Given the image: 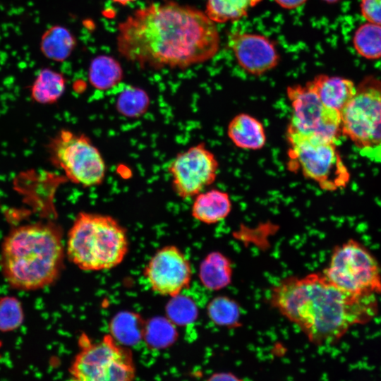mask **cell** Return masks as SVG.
Wrapping results in <instances>:
<instances>
[{"label":"cell","instance_id":"6da1fadb","mask_svg":"<svg viewBox=\"0 0 381 381\" xmlns=\"http://www.w3.org/2000/svg\"><path fill=\"white\" fill-rule=\"evenodd\" d=\"M116 44L123 58L140 67L184 69L212 59L220 37L205 12L168 1L138 8L120 23Z\"/></svg>","mask_w":381,"mask_h":381},{"label":"cell","instance_id":"7a4b0ae2","mask_svg":"<svg viewBox=\"0 0 381 381\" xmlns=\"http://www.w3.org/2000/svg\"><path fill=\"white\" fill-rule=\"evenodd\" d=\"M269 300L315 346L334 344L352 326L371 321L378 313L376 295L345 291L323 272L282 279L271 289Z\"/></svg>","mask_w":381,"mask_h":381},{"label":"cell","instance_id":"3957f363","mask_svg":"<svg viewBox=\"0 0 381 381\" xmlns=\"http://www.w3.org/2000/svg\"><path fill=\"white\" fill-rule=\"evenodd\" d=\"M64 253L61 228L52 220L17 226L1 243V270L13 289L39 290L59 277Z\"/></svg>","mask_w":381,"mask_h":381},{"label":"cell","instance_id":"277c9868","mask_svg":"<svg viewBox=\"0 0 381 381\" xmlns=\"http://www.w3.org/2000/svg\"><path fill=\"white\" fill-rule=\"evenodd\" d=\"M128 250L125 229L109 215L81 212L68 234L67 257L84 271L114 268L123 260Z\"/></svg>","mask_w":381,"mask_h":381},{"label":"cell","instance_id":"5b68a950","mask_svg":"<svg viewBox=\"0 0 381 381\" xmlns=\"http://www.w3.org/2000/svg\"><path fill=\"white\" fill-rule=\"evenodd\" d=\"M341 133L361 156L381 163V80L368 75L340 111Z\"/></svg>","mask_w":381,"mask_h":381},{"label":"cell","instance_id":"8992f818","mask_svg":"<svg viewBox=\"0 0 381 381\" xmlns=\"http://www.w3.org/2000/svg\"><path fill=\"white\" fill-rule=\"evenodd\" d=\"M288 169L300 173L327 191L344 188L350 180L335 143L316 137L286 133Z\"/></svg>","mask_w":381,"mask_h":381},{"label":"cell","instance_id":"52a82bcc","mask_svg":"<svg viewBox=\"0 0 381 381\" xmlns=\"http://www.w3.org/2000/svg\"><path fill=\"white\" fill-rule=\"evenodd\" d=\"M47 151L52 165L61 169L68 181L84 188L103 183L104 159L86 135L62 129L51 138Z\"/></svg>","mask_w":381,"mask_h":381},{"label":"cell","instance_id":"ba28073f","mask_svg":"<svg viewBox=\"0 0 381 381\" xmlns=\"http://www.w3.org/2000/svg\"><path fill=\"white\" fill-rule=\"evenodd\" d=\"M80 351L70 368L73 381H133L135 365L131 351L110 334L92 341L79 339Z\"/></svg>","mask_w":381,"mask_h":381},{"label":"cell","instance_id":"9c48e42d","mask_svg":"<svg viewBox=\"0 0 381 381\" xmlns=\"http://www.w3.org/2000/svg\"><path fill=\"white\" fill-rule=\"evenodd\" d=\"M323 274L339 289L354 294H381V269L371 252L349 239L336 246Z\"/></svg>","mask_w":381,"mask_h":381},{"label":"cell","instance_id":"30bf717a","mask_svg":"<svg viewBox=\"0 0 381 381\" xmlns=\"http://www.w3.org/2000/svg\"><path fill=\"white\" fill-rule=\"evenodd\" d=\"M291 116L286 133L335 143L341 133L340 112L325 106L306 83L286 88Z\"/></svg>","mask_w":381,"mask_h":381},{"label":"cell","instance_id":"8fae6325","mask_svg":"<svg viewBox=\"0 0 381 381\" xmlns=\"http://www.w3.org/2000/svg\"><path fill=\"white\" fill-rule=\"evenodd\" d=\"M218 168L215 155L203 143L178 153L168 167L174 193L181 199L196 196L214 182Z\"/></svg>","mask_w":381,"mask_h":381},{"label":"cell","instance_id":"7c38bea8","mask_svg":"<svg viewBox=\"0 0 381 381\" xmlns=\"http://www.w3.org/2000/svg\"><path fill=\"white\" fill-rule=\"evenodd\" d=\"M144 275L153 291L174 297L189 286L192 269L188 259L179 248L167 246L150 258Z\"/></svg>","mask_w":381,"mask_h":381},{"label":"cell","instance_id":"4fadbf2b","mask_svg":"<svg viewBox=\"0 0 381 381\" xmlns=\"http://www.w3.org/2000/svg\"><path fill=\"white\" fill-rule=\"evenodd\" d=\"M228 46L240 67L252 75H263L279 63L280 56L274 44L260 34L232 32L228 37Z\"/></svg>","mask_w":381,"mask_h":381},{"label":"cell","instance_id":"5bb4252c","mask_svg":"<svg viewBox=\"0 0 381 381\" xmlns=\"http://www.w3.org/2000/svg\"><path fill=\"white\" fill-rule=\"evenodd\" d=\"M306 84L325 106L339 112L350 102L356 90L352 80L325 74L316 75Z\"/></svg>","mask_w":381,"mask_h":381},{"label":"cell","instance_id":"9a60e30c","mask_svg":"<svg viewBox=\"0 0 381 381\" xmlns=\"http://www.w3.org/2000/svg\"><path fill=\"white\" fill-rule=\"evenodd\" d=\"M226 133L233 144L243 150H260L267 142L263 123L246 113L238 114L232 118L227 126Z\"/></svg>","mask_w":381,"mask_h":381},{"label":"cell","instance_id":"2e32d148","mask_svg":"<svg viewBox=\"0 0 381 381\" xmlns=\"http://www.w3.org/2000/svg\"><path fill=\"white\" fill-rule=\"evenodd\" d=\"M195 197L191 207V215L202 223L217 224L226 219L231 211V198L222 190L210 189Z\"/></svg>","mask_w":381,"mask_h":381},{"label":"cell","instance_id":"e0dca14e","mask_svg":"<svg viewBox=\"0 0 381 381\" xmlns=\"http://www.w3.org/2000/svg\"><path fill=\"white\" fill-rule=\"evenodd\" d=\"M76 44L74 35L68 28L54 25L42 33L40 49L47 59L56 62H63L71 55Z\"/></svg>","mask_w":381,"mask_h":381},{"label":"cell","instance_id":"ac0fdd59","mask_svg":"<svg viewBox=\"0 0 381 381\" xmlns=\"http://www.w3.org/2000/svg\"><path fill=\"white\" fill-rule=\"evenodd\" d=\"M233 266L231 260L220 252H212L206 255L200 263L199 278L207 289L217 291L231 282Z\"/></svg>","mask_w":381,"mask_h":381},{"label":"cell","instance_id":"d6986e66","mask_svg":"<svg viewBox=\"0 0 381 381\" xmlns=\"http://www.w3.org/2000/svg\"><path fill=\"white\" fill-rule=\"evenodd\" d=\"M66 84V80L63 73L50 68H43L31 85V97L42 104H54L64 93Z\"/></svg>","mask_w":381,"mask_h":381},{"label":"cell","instance_id":"ffe728a7","mask_svg":"<svg viewBox=\"0 0 381 381\" xmlns=\"http://www.w3.org/2000/svg\"><path fill=\"white\" fill-rule=\"evenodd\" d=\"M145 325L136 313L121 312L111 321L110 335L121 345L133 346L143 339Z\"/></svg>","mask_w":381,"mask_h":381},{"label":"cell","instance_id":"44dd1931","mask_svg":"<svg viewBox=\"0 0 381 381\" xmlns=\"http://www.w3.org/2000/svg\"><path fill=\"white\" fill-rule=\"evenodd\" d=\"M89 80L95 88L105 90L120 83L123 70L120 64L113 57L100 55L94 58L89 67Z\"/></svg>","mask_w":381,"mask_h":381},{"label":"cell","instance_id":"7402d4cb","mask_svg":"<svg viewBox=\"0 0 381 381\" xmlns=\"http://www.w3.org/2000/svg\"><path fill=\"white\" fill-rule=\"evenodd\" d=\"M262 0H207L205 13L215 23L238 20Z\"/></svg>","mask_w":381,"mask_h":381},{"label":"cell","instance_id":"603a6c76","mask_svg":"<svg viewBox=\"0 0 381 381\" xmlns=\"http://www.w3.org/2000/svg\"><path fill=\"white\" fill-rule=\"evenodd\" d=\"M356 53L369 60L381 58V25L365 23L355 30L352 38Z\"/></svg>","mask_w":381,"mask_h":381},{"label":"cell","instance_id":"cb8c5ba5","mask_svg":"<svg viewBox=\"0 0 381 381\" xmlns=\"http://www.w3.org/2000/svg\"><path fill=\"white\" fill-rule=\"evenodd\" d=\"M207 315L216 325L224 327L239 325L241 310L237 302L227 296L214 298L207 305Z\"/></svg>","mask_w":381,"mask_h":381},{"label":"cell","instance_id":"d4e9b609","mask_svg":"<svg viewBox=\"0 0 381 381\" xmlns=\"http://www.w3.org/2000/svg\"><path fill=\"white\" fill-rule=\"evenodd\" d=\"M176 337V329L169 319L157 318L145 323L143 339L152 349L166 348L175 341Z\"/></svg>","mask_w":381,"mask_h":381},{"label":"cell","instance_id":"484cf974","mask_svg":"<svg viewBox=\"0 0 381 381\" xmlns=\"http://www.w3.org/2000/svg\"><path fill=\"white\" fill-rule=\"evenodd\" d=\"M25 318L20 300L13 296L0 297V332H8L19 328Z\"/></svg>","mask_w":381,"mask_h":381},{"label":"cell","instance_id":"4316f807","mask_svg":"<svg viewBox=\"0 0 381 381\" xmlns=\"http://www.w3.org/2000/svg\"><path fill=\"white\" fill-rule=\"evenodd\" d=\"M119 96L116 107L122 114L138 117L143 114L149 104L147 94L142 90L129 86Z\"/></svg>","mask_w":381,"mask_h":381},{"label":"cell","instance_id":"83f0119b","mask_svg":"<svg viewBox=\"0 0 381 381\" xmlns=\"http://www.w3.org/2000/svg\"><path fill=\"white\" fill-rule=\"evenodd\" d=\"M171 298L173 299L167 308L168 319L174 324L179 325L193 322L198 315V308L194 303L180 294Z\"/></svg>","mask_w":381,"mask_h":381},{"label":"cell","instance_id":"f1b7e54d","mask_svg":"<svg viewBox=\"0 0 381 381\" xmlns=\"http://www.w3.org/2000/svg\"><path fill=\"white\" fill-rule=\"evenodd\" d=\"M359 7L366 22L381 25V0H361Z\"/></svg>","mask_w":381,"mask_h":381},{"label":"cell","instance_id":"f546056e","mask_svg":"<svg viewBox=\"0 0 381 381\" xmlns=\"http://www.w3.org/2000/svg\"><path fill=\"white\" fill-rule=\"evenodd\" d=\"M206 381H244L230 372H219L211 375Z\"/></svg>","mask_w":381,"mask_h":381},{"label":"cell","instance_id":"4dcf8cb0","mask_svg":"<svg viewBox=\"0 0 381 381\" xmlns=\"http://www.w3.org/2000/svg\"><path fill=\"white\" fill-rule=\"evenodd\" d=\"M281 7L286 9H294L301 6L307 0H274Z\"/></svg>","mask_w":381,"mask_h":381},{"label":"cell","instance_id":"1f68e13d","mask_svg":"<svg viewBox=\"0 0 381 381\" xmlns=\"http://www.w3.org/2000/svg\"><path fill=\"white\" fill-rule=\"evenodd\" d=\"M112 1L121 5H126L129 3L134 1L135 0H111Z\"/></svg>","mask_w":381,"mask_h":381},{"label":"cell","instance_id":"d6a6232c","mask_svg":"<svg viewBox=\"0 0 381 381\" xmlns=\"http://www.w3.org/2000/svg\"><path fill=\"white\" fill-rule=\"evenodd\" d=\"M323 1L329 4H334V3L338 2L340 0H323Z\"/></svg>","mask_w":381,"mask_h":381}]
</instances>
